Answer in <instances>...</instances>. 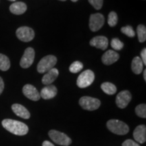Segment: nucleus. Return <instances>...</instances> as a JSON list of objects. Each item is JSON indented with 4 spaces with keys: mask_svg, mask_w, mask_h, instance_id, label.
Masks as SVG:
<instances>
[{
    "mask_svg": "<svg viewBox=\"0 0 146 146\" xmlns=\"http://www.w3.org/2000/svg\"><path fill=\"white\" fill-rule=\"evenodd\" d=\"M12 111L15 113L16 115L24 119H29L30 118V112L26 108L18 104H14L12 106Z\"/></svg>",
    "mask_w": 146,
    "mask_h": 146,
    "instance_id": "17",
    "label": "nucleus"
},
{
    "mask_svg": "<svg viewBox=\"0 0 146 146\" xmlns=\"http://www.w3.org/2000/svg\"><path fill=\"white\" fill-rule=\"evenodd\" d=\"M122 146H140L137 143L134 141L133 140L127 139L122 144Z\"/></svg>",
    "mask_w": 146,
    "mask_h": 146,
    "instance_id": "29",
    "label": "nucleus"
},
{
    "mask_svg": "<svg viewBox=\"0 0 146 146\" xmlns=\"http://www.w3.org/2000/svg\"><path fill=\"white\" fill-rule=\"evenodd\" d=\"M79 104L84 110L94 111L99 108L101 105V102L97 98L89 96H83L79 100Z\"/></svg>",
    "mask_w": 146,
    "mask_h": 146,
    "instance_id": "6",
    "label": "nucleus"
},
{
    "mask_svg": "<svg viewBox=\"0 0 146 146\" xmlns=\"http://www.w3.org/2000/svg\"><path fill=\"white\" fill-rule=\"evenodd\" d=\"M131 99H132V96L129 91H122L116 96V104L120 108H125L129 102L131 101Z\"/></svg>",
    "mask_w": 146,
    "mask_h": 146,
    "instance_id": "10",
    "label": "nucleus"
},
{
    "mask_svg": "<svg viewBox=\"0 0 146 146\" xmlns=\"http://www.w3.org/2000/svg\"><path fill=\"white\" fill-rule=\"evenodd\" d=\"M111 47L116 51H120L123 48V43L118 38H114L111 41Z\"/></svg>",
    "mask_w": 146,
    "mask_h": 146,
    "instance_id": "26",
    "label": "nucleus"
},
{
    "mask_svg": "<svg viewBox=\"0 0 146 146\" xmlns=\"http://www.w3.org/2000/svg\"><path fill=\"white\" fill-rule=\"evenodd\" d=\"M137 33L139 42L143 43L146 40V27L143 25H138L137 27Z\"/></svg>",
    "mask_w": 146,
    "mask_h": 146,
    "instance_id": "22",
    "label": "nucleus"
},
{
    "mask_svg": "<svg viewBox=\"0 0 146 146\" xmlns=\"http://www.w3.org/2000/svg\"><path fill=\"white\" fill-rule=\"evenodd\" d=\"M89 44L98 49L106 50L108 46V40L104 36H97L91 40Z\"/></svg>",
    "mask_w": 146,
    "mask_h": 146,
    "instance_id": "13",
    "label": "nucleus"
},
{
    "mask_svg": "<svg viewBox=\"0 0 146 146\" xmlns=\"http://www.w3.org/2000/svg\"><path fill=\"white\" fill-rule=\"evenodd\" d=\"M58 74H59V71L58 69L53 68L50 70L45 72L44 76L42 78V83L45 85H51L58 78Z\"/></svg>",
    "mask_w": 146,
    "mask_h": 146,
    "instance_id": "16",
    "label": "nucleus"
},
{
    "mask_svg": "<svg viewBox=\"0 0 146 146\" xmlns=\"http://www.w3.org/2000/svg\"><path fill=\"white\" fill-rule=\"evenodd\" d=\"M105 18L103 14L100 13L93 14L89 18V29L91 31L96 32L104 26Z\"/></svg>",
    "mask_w": 146,
    "mask_h": 146,
    "instance_id": "7",
    "label": "nucleus"
},
{
    "mask_svg": "<svg viewBox=\"0 0 146 146\" xmlns=\"http://www.w3.org/2000/svg\"><path fill=\"white\" fill-rule=\"evenodd\" d=\"M58 93V89L56 86L49 85L42 89L40 94V97L44 100H50L56 97Z\"/></svg>",
    "mask_w": 146,
    "mask_h": 146,
    "instance_id": "15",
    "label": "nucleus"
},
{
    "mask_svg": "<svg viewBox=\"0 0 146 146\" xmlns=\"http://www.w3.org/2000/svg\"><path fill=\"white\" fill-rule=\"evenodd\" d=\"M133 137L139 143H143L146 141V127L145 125H139L133 132Z\"/></svg>",
    "mask_w": 146,
    "mask_h": 146,
    "instance_id": "14",
    "label": "nucleus"
},
{
    "mask_svg": "<svg viewBox=\"0 0 146 146\" xmlns=\"http://www.w3.org/2000/svg\"><path fill=\"white\" fill-rule=\"evenodd\" d=\"M101 89L102 91L108 95H114L116 94L117 89L113 83H109V82H105L102 83L101 85Z\"/></svg>",
    "mask_w": 146,
    "mask_h": 146,
    "instance_id": "20",
    "label": "nucleus"
},
{
    "mask_svg": "<svg viewBox=\"0 0 146 146\" xmlns=\"http://www.w3.org/2000/svg\"><path fill=\"white\" fill-rule=\"evenodd\" d=\"M42 146H55L54 144H52L51 142L48 141H45L43 143V145Z\"/></svg>",
    "mask_w": 146,
    "mask_h": 146,
    "instance_id": "32",
    "label": "nucleus"
},
{
    "mask_svg": "<svg viewBox=\"0 0 146 146\" xmlns=\"http://www.w3.org/2000/svg\"><path fill=\"white\" fill-rule=\"evenodd\" d=\"M16 36L22 41L29 42L34 39L35 32L30 27H21L16 30Z\"/></svg>",
    "mask_w": 146,
    "mask_h": 146,
    "instance_id": "8",
    "label": "nucleus"
},
{
    "mask_svg": "<svg viewBox=\"0 0 146 146\" xmlns=\"http://www.w3.org/2000/svg\"><path fill=\"white\" fill-rule=\"evenodd\" d=\"M135 113L139 117L143 118H146V105L145 104L138 105L135 108Z\"/></svg>",
    "mask_w": 146,
    "mask_h": 146,
    "instance_id": "25",
    "label": "nucleus"
},
{
    "mask_svg": "<svg viewBox=\"0 0 146 146\" xmlns=\"http://www.w3.org/2000/svg\"><path fill=\"white\" fill-rule=\"evenodd\" d=\"M71 1H73V2H76V1H77L78 0H71Z\"/></svg>",
    "mask_w": 146,
    "mask_h": 146,
    "instance_id": "34",
    "label": "nucleus"
},
{
    "mask_svg": "<svg viewBox=\"0 0 146 146\" xmlns=\"http://www.w3.org/2000/svg\"><path fill=\"white\" fill-rule=\"evenodd\" d=\"M2 126L7 131L16 135H25L29 132V127L26 124L12 119H5L2 121Z\"/></svg>",
    "mask_w": 146,
    "mask_h": 146,
    "instance_id": "1",
    "label": "nucleus"
},
{
    "mask_svg": "<svg viewBox=\"0 0 146 146\" xmlns=\"http://www.w3.org/2000/svg\"><path fill=\"white\" fill-rule=\"evenodd\" d=\"M118 23V16L117 14L115 12H111L108 14V23L110 27H113L116 26Z\"/></svg>",
    "mask_w": 146,
    "mask_h": 146,
    "instance_id": "24",
    "label": "nucleus"
},
{
    "mask_svg": "<svg viewBox=\"0 0 146 146\" xmlns=\"http://www.w3.org/2000/svg\"><path fill=\"white\" fill-rule=\"evenodd\" d=\"M57 63V58L52 55H49L43 57L37 64L38 72L43 74L50 70Z\"/></svg>",
    "mask_w": 146,
    "mask_h": 146,
    "instance_id": "3",
    "label": "nucleus"
},
{
    "mask_svg": "<svg viewBox=\"0 0 146 146\" xmlns=\"http://www.w3.org/2000/svg\"><path fill=\"white\" fill-rule=\"evenodd\" d=\"M120 56L117 52L114 50H108L102 56V61L104 64L111 65L117 62L119 59Z\"/></svg>",
    "mask_w": 146,
    "mask_h": 146,
    "instance_id": "12",
    "label": "nucleus"
},
{
    "mask_svg": "<svg viewBox=\"0 0 146 146\" xmlns=\"http://www.w3.org/2000/svg\"><path fill=\"white\" fill-rule=\"evenodd\" d=\"M141 60L143 62L144 66L146 65V49L144 48L142 50L141 52Z\"/></svg>",
    "mask_w": 146,
    "mask_h": 146,
    "instance_id": "30",
    "label": "nucleus"
},
{
    "mask_svg": "<svg viewBox=\"0 0 146 146\" xmlns=\"http://www.w3.org/2000/svg\"><path fill=\"white\" fill-rule=\"evenodd\" d=\"M131 70L135 74H139L143 72V64L140 57L136 56L133 58L131 62Z\"/></svg>",
    "mask_w": 146,
    "mask_h": 146,
    "instance_id": "19",
    "label": "nucleus"
},
{
    "mask_svg": "<svg viewBox=\"0 0 146 146\" xmlns=\"http://www.w3.org/2000/svg\"><path fill=\"white\" fill-rule=\"evenodd\" d=\"M121 32L125 35L129 36V37H134L135 36V32L133 30V27L127 25L126 27H123L121 28Z\"/></svg>",
    "mask_w": 146,
    "mask_h": 146,
    "instance_id": "27",
    "label": "nucleus"
},
{
    "mask_svg": "<svg viewBox=\"0 0 146 146\" xmlns=\"http://www.w3.org/2000/svg\"><path fill=\"white\" fill-rule=\"evenodd\" d=\"M106 126L109 131L118 135H124L127 134L129 131V127L127 124L116 119L108 120Z\"/></svg>",
    "mask_w": 146,
    "mask_h": 146,
    "instance_id": "2",
    "label": "nucleus"
},
{
    "mask_svg": "<svg viewBox=\"0 0 146 146\" xmlns=\"http://www.w3.org/2000/svg\"><path fill=\"white\" fill-rule=\"evenodd\" d=\"M83 68V63L79 61H75L73 63H72V64L70 66L69 70H70V72L75 74V73H78V72H80V71H81Z\"/></svg>",
    "mask_w": 146,
    "mask_h": 146,
    "instance_id": "23",
    "label": "nucleus"
},
{
    "mask_svg": "<svg viewBox=\"0 0 146 146\" xmlns=\"http://www.w3.org/2000/svg\"><path fill=\"white\" fill-rule=\"evenodd\" d=\"M51 139L60 145L68 146L72 143V140L65 133L56 130H51L48 133Z\"/></svg>",
    "mask_w": 146,
    "mask_h": 146,
    "instance_id": "5",
    "label": "nucleus"
},
{
    "mask_svg": "<svg viewBox=\"0 0 146 146\" xmlns=\"http://www.w3.org/2000/svg\"><path fill=\"white\" fill-rule=\"evenodd\" d=\"M10 67V62L6 56L0 54V70L2 71L8 70Z\"/></svg>",
    "mask_w": 146,
    "mask_h": 146,
    "instance_id": "21",
    "label": "nucleus"
},
{
    "mask_svg": "<svg viewBox=\"0 0 146 146\" xmlns=\"http://www.w3.org/2000/svg\"><path fill=\"white\" fill-rule=\"evenodd\" d=\"M3 89H4V83L2 78L0 77V95L2 94Z\"/></svg>",
    "mask_w": 146,
    "mask_h": 146,
    "instance_id": "31",
    "label": "nucleus"
},
{
    "mask_svg": "<svg viewBox=\"0 0 146 146\" xmlns=\"http://www.w3.org/2000/svg\"><path fill=\"white\" fill-rule=\"evenodd\" d=\"M27 5L21 1L12 3L10 6V12L16 15H21L24 14L27 11Z\"/></svg>",
    "mask_w": 146,
    "mask_h": 146,
    "instance_id": "18",
    "label": "nucleus"
},
{
    "mask_svg": "<svg viewBox=\"0 0 146 146\" xmlns=\"http://www.w3.org/2000/svg\"><path fill=\"white\" fill-rule=\"evenodd\" d=\"M35 52L33 48L28 47L26 49L20 62V64L22 68H28L33 64L35 60Z\"/></svg>",
    "mask_w": 146,
    "mask_h": 146,
    "instance_id": "9",
    "label": "nucleus"
},
{
    "mask_svg": "<svg viewBox=\"0 0 146 146\" xmlns=\"http://www.w3.org/2000/svg\"><path fill=\"white\" fill-rule=\"evenodd\" d=\"M143 78H144V81H146V70H143Z\"/></svg>",
    "mask_w": 146,
    "mask_h": 146,
    "instance_id": "33",
    "label": "nucleus"
},
{
    "mask_svg": "<svg viewBox=\"0 0 146 146\" xmlns=\"http://www.w3.org/2000/svg\"><path fill=\"white\" fill-rule=\"evenodd\" d=\"M60 1H64L66 0H60Z\"/></svg>",
    "mask_w": 146,
    "mask_h": 146,
    "instance_id": "36",
    "label": "nucleus"
},
{
    "mask_svg": "<svg viewBox=\"0 0 146 146\" xmlns=\"http://www.w3.org/2000/svg\"><path fill=\"white\" fill-rule=\"evenodd\" d=\"M23 94L29 98V100L33 101H38L40 99V94L33 85L27 84L23 87Z\"/></svg>",
    "mask_w": 146,
    "mask_h": 146,
    "instance_id": "11",
    "label": "nucleus"
},
{
    "mask_svg": "<svg viewBox=\"0 0 146 146\" xmlns=\"http://www.w3.org/2000/svg\"><path fill=\"white\" fill-rule=\"evenodd\" d=\"M95 79V74L92 70H86L78 76L76 85L80 88H86L90 86Z\"/></svg>",
    "mask_w": 146,
    "mask_h": 146,
    "instance_id": "4",
    "label": "nucleus"
},
{
    "mask_svg": "<svg viewBox=\"0 0 146 146\" xmlns=\"http://www.w3.org/2000/svg\"><path fill=\"white\" fill-rule=\"evenodd\" d=\"M8 1H15L16 0H8Z\"/></svg>",
    "mask_w": 146,
    "mask_h": 146,
    "instance_id": "35",
    "label": "nucleus"
},
{
    "mask_svg": "<svg viewBox=\"0 0 146 146\" xmlns=\"http://www.w3.org/2000/svg\"><path fill=\"white\" fill-rule=\"evenodd\" d=\"M90 4L96 10H100L103 6L104 0H88Z\"/></svg>",
    "mask_w": 146,
    "mask_h": 146,
    "instance_id": "28",
    "label": "nucleus"
}]
</instances>
